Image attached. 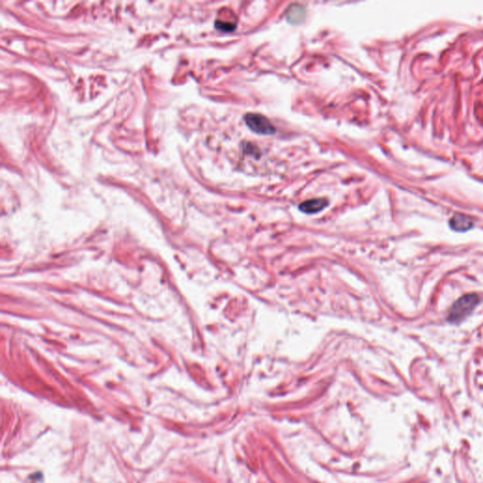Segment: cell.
I'll return each instance as SVG.
<instances>
[{
	"mask_svg": "<svg viewBox=\"0 0 483 483\" xmlns=\"http://www.w3.org/2000/svg\"><path fill=\"white\" fill-rule=\"evenodd\" d=\"M479 302L480 299L476 294H467L460 297L455 303L452 305L449 311L448 317L449 323L458 324L463 321L476 309Z\"/></svg>",
	"mask_w": 483,
	"mask_h": 483,
	"instance_id": "obj_1",
	"label": "cell"
},
{
	"mask_svg": "<svg viewBox=\"0 0 483 483\" xmlns=\"http://www.w3.org/2000/svg\"><path fill=\"white\" fill-rule=\"evenodd\" d=\"M245 122L249 129L257 134L272 135L276 132V129L269 120L259 113H248L245 115Z\"/></svg>",
	"mask_w": 483,
	"mask_h": 483,
	"instance_id": "obj_2",
	"label": "cell"
},
{
	"mask_svg": "<svg viewBox=\"0 0 483 483\" xmlns=\"http://www.w3.org/2000/svg\"><path fill=\"white\" fill-rule=\"evenodd\" d=\"M449 226L458 232L467 231L474 227V221L469 216L462 214H456L449 220Z\"/></svg>",
	"mask_w": 483,
	"mask_h": 483,
	"instance_id": "obj_3",
	"label": "cell"
},
{
	"mask_svg": "<svg viewBox=\"0 0 483 483\" xmlns=\"http://www.w3.org/2000/svg\"><path fill=\"white\" fill-rule=\"evenodd\" d=\"M328 205H329V201L326 198H313V199H310L301 203L299 206V210L304 214H317L322 210H324Z\"/></svg>",
	"mask_w": 483,
	"mask_h": 483,
	"instance_id": "obj_4",
	"label": "cell"
},
{
	"mask_svg": "<svg viewBox=\"0 0 483 483\" xmlns=\"http://www.w3.org/2000/svg\"><path fill=\"white\" fill-rule=\"evenodd\" d=\"M287 18L292 24H300V22H302L305 18L303 7L297 4L290 6L287 12Z\"/></svg>",
	"mask_w": 483,
	"mask_h": 483,
	"instance_id": "obj_5",
	"label": "cell"
},
{
	"mask_svg": "<svg viewBox=\"0 0 483 483\" xmlns=\"http://www.w3.org/2000/svg\"><path fill=\"white\" fill-rule=\"evenodd\" d=\"M237 27V24L231 21L217 20L215 22V28L224 32L233 31Z\"/></svg>",
	"mask_w": 483,
	"mask_h": 483,
	"instance_id": "obj_6",
	"label": "cell"
}]
</instances>
